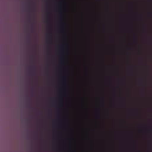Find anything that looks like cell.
I'll list each match as a JSON object with an SVG mask.
<instances>
[{"mask_svg":"<svg viewBox=\"0 0 152 152\" xmlns=\"http://www.w3.org/2000/svg\"><path fill=\"white\" fill-rule=\"evenodd\" d=\"M40 1H44L45 3V0H40ZM45 4H47V3H45Z\"/></svg>","mask_w":152,"mask_h":152,"instance_id":"1","label":"cell"}]
</instances>
